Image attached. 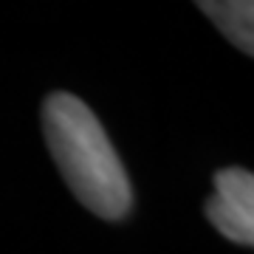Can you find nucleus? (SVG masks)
Masks as SVG:
<instances>
[{
    "instance_id": "3",
    "label": "nucleus",
    "mask_w": 254,
    "mask_h": 254,
    "mask_svg": "<svg viewBox=\"0 0 254 254\" xmlns=\"http://www.w3.org/2000/svg\"><path fill=\"white\" fill-rule=\"evenodd\" d=\"M198 9L229 43L246 54H254V3L249 0H203Z\"/></svg>"
},
{
    "instance_id": "1",
    "label": "nucleus",
    "mask_w": 254,
    "mask_h": 254,
    "mask_svg": "<svg viewBox=\"0 0 254 254\" xmlns=\"http://www.w3.org/2000/svg\"><path fill=\"white\" fill-rule=\"evenodd\" d=\"M43 133L57 170L82 206L102 220H122L133 209L125 164L102 122L79 96L48 93L43 102Z\"/></svg>"
},
{
    "instance_id": "2",
    "label": "nucleus",
    "mask_w": 254,
    "mask_h": 254,
    "mask_svg": "<svg viewBox=\"0 0 254 254\" xmlns=\"http://www.w3.org/2000/svg\"><path fill=\"white\" fill-rule=\"evenodd\" d=\"M215 192L206 200V218L237 246H254V175L243 167H223L212 178Z\"/></svg>"
}]
</instances>
